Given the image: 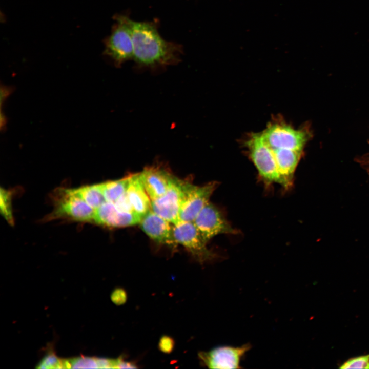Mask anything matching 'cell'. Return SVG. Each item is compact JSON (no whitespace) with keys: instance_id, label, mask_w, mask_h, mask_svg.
<instances>
[{"instance_id":"cell-1","label":"cell","mask_w":369,"mask_h":369,"mask_svg":"<svg viewBox=\"0 0 369 369\" xmlns=\"http://www.w3.org/2000/svg\"><path fill=\"white\" fill-rule=\"evenodd\" d=\"M134 46L133 60L140 67L151 69L174 65L180 61L181 45L164 39L155 22H137L127 15Z\"/></svg>"},{"instance_id":"cell-2","label":"cell","mask_w":369,"mask_h":369,"mask_svg":"<svg viewBox=\"0 0 369 369\" xmlns=\"http://www.w3.org/2000/svg\"><path fill=\"white\" fill-rule=\"evenodd\" d=\"M244 145L262 180L267 184L276 183L281 185L273 151L265 141L261 132L249 134Z\"/></svg>"},{"instance_id":"cell-3","label":"cell","mask_w":369,"mask_h":369,"mask_svg":"<svg viewBox=\"0 0 369 369\" xmlns=\"http://www.w3.org/2000/svg\"><path fill=\"white\" fill-rule=\"evenodd\" d=\"M272 149H286L302 151L308 139L307 132L296 129L283 119H274L261 132Z\"/></svg>"},{"instance_id":"cell-4","label":"cell","mask_w":369,"mask_h":369,"mask_svg":"<svg viewBox=\"0 0 369 369\" xmlns=\"http://www.w3.org/2000/svg\"><path fill=\"white\" fill-rule=\"evenodd\" d=\"M126 17L127 15L119 14L114 17L115 23L111 34L105 40L104 53L110 57L117 67L133 59V42Z\"/></svg>"},{"instance_id":"cell-5","label":"cell","mask_w":369,"mask_h":369,"mask_svg":"<svg viewBox=\"0 0 369 369\" xmlns=\"http://www.w3.org/2000/svg\"><path fill=\"white\" fill-rule=\"evenodd\" d=\"M187 183L174 177L163 195L151 200V210L173 224L179 221L180 208Z\"/></svg>"},{"instance_id":"cell-6","label":"cell","mask_w":369,"mask_h":369,"mask_svg":"<svg viewBox=\"0 0 369 369\" xmlns=\"http://www.w3.org/2000/svg\"><path fill=\"white\" fill-rule=\"evenodd\" d=\"M173 231L177 244L184 247L200 261L214 258L215 254L208 248L207 242L193 222L179 221L173 224Z\"/></svg>"},{"instance_id":"cell-7","label":"cell","mask_w":369,"mask_h":369,"mask_svg":"<svg viewBox=\"0 0 369 369\" xmlns=\"http://www.w3.org/2000/svg\"><path fill=\"white\" fill-rule=\"evenodd\" d=\"M193 222L207 242L217 235L236 233L221 210L210 202Z\"/></svg>"},{"instance_id":"cell-8","label":"cell","mask_w":369,"mask_h":369,"mask_svg":"<svg viewBox=\"0 0 369 369\" xmlns=\"http://www.w3.org/2000/svg\"><path fill=\"white\" fill-rule=\"evenodd\" d=\"M60 198L48 219L66 218L80 222H93L95 210L79 197L72 194L68 189H62Z\"/></svg>"},{"instance_id":"cell-9","label":"cell","mask_w":369,"mask_h":369,"mask_svg":"<svg viewBox=\"0 0 369 369\" xmlns=\"http://www.w3.org/2000/svg\"><path fill=\"white\" fill-rule=\"evenodd\" d=\"M217 182H210L197 186L188 182L181 203L179 221L193 222L217 188Z\"/></svg>"},{"instance_id":"cell-10","label":"cell","mask_w":369,"mask_h":369,"mask_svg":"<svg viewBox=\"0 0 369 369\" xmlns=\"http://www.w3.org/2000/svg\"><path fill=\"white\" fill-rule=\"evenodd\" d=\"M249 344L241 346H219L199 353L202 364L210 368H240L242 357L250 350Z\"/></svg>"},{"instance_id":"cell-11","label":"cell","mask_w":369,"mask_h":369,"mask_svg":"<svg viewBox=\"0 0 369 369\" xmlns=\"http://www.w3.org/2000/svg\"><path fill=\"white\" fill-rule=\"evenodd\" d=\"M142 217L135 212L121 211L113 203L106 202L95 210L93 222L108 227H125L139 224Z\"/></svg>"},{"instance_id":"cell-12","label":"cell","mask_w":369,"mask_h":369,"mask_svg":"<svg viewBox=\"0 0 369 369\" xmlns=\"http://www.w3.org/2000/svg\"><path fill=\"white\" fill-rule=\"evenodd\" d=\"M171 224L152 210L142 217L139 223L141 230L153 240L173 247L177 244Z\"/></svg>"},{"instance_id":"cell-13","label":"cell","mask_w":369,"mask_h":369,"mask_svg":"<svg viewBox=\"0 0 369 369\" xmlns=\"http://www.w3.org/2000/svg\"><path fill=\"white\" fill-rule=\"evenodd\" d=\"M139 175L151 200L163 195L174 178L170 173L157 167L146 168L139 173Z\"/></svg>"},{"instance_id":"cell-14","label":"cell","mask_w":369,"mask_h":369,"mask_svg":"<svg viewBox=\"0 0 369 369\" xmlns=\"http://www.w3.org/2000/svg\"><path fill=\"white\" fill-rule=\"evenodd\" d=\"M281 179V185L285 189L293 184L295 172L302 151L286 149H272Z\"/></svg>"},{"instance_id":"cell-15","label":"cell","mask_w":369,"mask_h":369,"mask_svg":"<svg viewBox=\"0 0 369 369\" xmlns=\"http://www.w3.org/2000/svg\"><path fill=\"white\" fill-rule=\"evenodd\" d=\"M126 194L134 212L144 216L151 210V199L140 177L139 173L129 176Z\"/></svg>"},{"instance_id":"cell-16","label":"cell","mask_w":369,"mask_h":369,"mask_svg":"<svg viewBox=\"0 0 369 369\" xmlns=\"http://www.w3.org/2000/svg\"><path fill=\"white\" fill-rule=\"evenodd\" d=\"M73 195L79 197L94 210L106 201L101 183L81 186L77 188L68 189Z\"/></svg>"},{"instance_id":"cell-17","label":"cell","mask_w":369,"mask_h":369,"mask_svg":"<svg viewBox=\"0 0 369 369\" xmlns=\"http://www.w3.org/2000/svg\"><path fill=\"white\" fill-rule=\"evenodd\" d=\"M63 368H113V359L94 357L79 356L63 359Z\"/></svg>"},{"instance_id":"cell-18","label":"cell","mask_w":369,"mask_h":369,"mask_svg":"<svg viewBox=\"0 0 369 369\" xmlns=\"http://www.w3.org/2000/svg\"><path fill=\"white\" fill-rule=\"evenodd\" d=\"M129 178V176L121 179L100 183L107 202L114 203L126 193Z\"/></svg>"},{"instance_id":"cell-19","label":"cell","mask_w":369,"mask_h":369,"mask_svg":"<svg viewBox=\"0 0 369 369\" xmlns=\"http://www.w3.org/2000/svg\"><path fill=\"white\" fill-rule=\"evenodd\" d=\"M36 368H63V359L59 358L52 350H49L38 363Z\"/></svg>"},{"instance_id":"cell-20","label":"cell","mask_w":369,"mask_h":369,"mask_svg":"<svg viewBox=\"0 0 369 369\" xmlns=\"http://www.w3.org/2000/svg\"><path fill=\"white\" fill-rule=\"evenodd\" d=\"M11 194L8 191L1 189V210L5 218L9 222H13L12 213Z\"/></svg>"},{"instance_id":"cell-21","label":"cell","mask_w":369,"mask_h":369,"mask_svg":"<svg viewBox=\"0 0 369 369\" xmlns=\"http://www.w3.org/2000/svg\"><path fill=\"white\" fill-rule=\"evenodd\" d=\"M339 368L342 369H369V354L350 358L344 362Z\"/></svg>"},{"instance_id":"cell-22","label":"cell","mask_w":369,"mask_h":369,"mask_svg":"<svg viewBox=\"0 0 369 369\" xmlns=\"http://www.w3.org/2000/svg\"><path fill=\"white\" fill-rule=\"evenodd\" d=\"M175 345L173 338L170 336L164 335L160 338L158 347L163 353L169 354L172 352Z\"/></svg>"},{"instance_id":"cell-23","label":"cell","mask_w":369,"mask_h":369,"mask_svg":"<svg viewBox=\"0 0 369 369\" xmlns=\"http://www.w3.org/2000/svg\"><path fill=\"white\" fill-rule=\"evenodd\" d=\"M111 299L117 305L124 304L127 300L126 291L121 288H116L111 293Z\"/></svg>"}]
</instances>
